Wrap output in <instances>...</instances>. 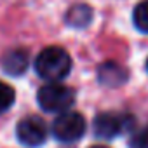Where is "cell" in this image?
<instances>
[{
	"mask_svg": "<svg viewBox=\"0 0 148 148\" xmlns=\"http://www.w3.org/2000/svg\"><path fill=\"white\" fill-rule=\"evenodd\" d=\"M91 148H106V146H103V145H94V146H91Z\"/></svg>",
	"mask_w": 148,
	"mask_h": 148,
	"instance_id": "cell-12",
	"label": "cell"
},
{
	"mask_svg": "<svg viewBox=\"0 0 148 148\" xmlns=\"http://www.w3.org/2000/svg\"><path fill=\"white\" fill-rule=\"evenodd\" d=\"M71 70V58L61 47H45L35 58V71L47 82H61Z\"/></svg>",
	"mask_w": 148,
	"mask_h": 148,
	"instance_id": "cell-1",
	"label": "cell"
},
{
	"mask_svg": "<svg viewBox=\"0 0 148 148\" xmlns=\"http://www.w3.org/2000/svg\"><path fill=\"white\" fill-rule=\"evenodd\" d=\"M86 119L75 112H64L52 122V134L63 143H73L84 136Z\"/></svg>",
	"mask_w": 148,
	"mask_h": 148,
	"instance_id": "cell-3",
	"label": "cell"
},
{
	"mask_svg": "<svg viewBox=\"0 0 148 148\" xmlns=\"http://www.w3.org/2000/svg\"><path fill=\"white\" fill-rule=\"evenodd\" d=\"M132 21L139 32L148 33V0H143V2H139L136 5L134 14H132Z\"/></svg>",
	"mask_w": 148,
	"mask_h": 148,
	"instance_id": "cell-9",
	"label": "cell"
},
{
	"mask_svg": "<svg viewBox=\"0 0 148 148\" xmlns=\"http://www.w3.org/2000/svg\"><path fill=\"white\" fill-rule=\"evenodd\" d=\"M14 99H16L14 89L11 86H7L5 82H0V113L7 112L12 106Z\"/></svg>",
	"mask_w": 148,
	"mask_h": 148,
	"instance_id": "cell-10",
	"label": "cell"
},
{
	"mask_svg": "<svg viewBox=\"0 0 148 148\" xmlns=\"http://www.w3.org/2000/svg\"><path fill=\"white\" fill-rule=\"evenodd\" d=\"M37 101L45 112L64 113L75 101V92L68 86H63L59 82H49L47 86H42L38 89Z\"/></svg>",
	"mask_w": 148,
	"mask_h": 148,
	"instance_id": "cell-2",
	"label": "cell"
},
{
	"mask_svg": "<svg viewBox=\"0 0 148 148\" xmlns=\"http://www.w3.org/2000/svg\"><path fill=\"white\" fill-rule=\"evenodd\" d=\"M98 77H99V82L105 84V86H120L125 82L127 79V71L124 66L113 63V61H108V63H103L98 70Z\"/></svg>",
	"mask_w": 148,
	"mask_h": 148,
	"instance_id": "cell-7",
	"label": "cell"
},
{
	"mask_svg": "<svg viewBox=\"0 0 148 148\" xmlns=\"http://www.w3.org/2000/svg\"><path fill=\"white\" fill-rule=\"evenodd\" d=\"M91 19H92V9L86 4L73 5L66 14V23L73 28H84L91 23Z\"/></svg>",
	"mask_w": 148,
	"mask_h": 148,
	"instance_id": "cell-8",
	"label": "cell"
},
{
	"mask_svg": "<svg viewBox=\"0 0 148 148\" xmlns=\"http://www.w3.org/2000/svg\"><path fill=\"white\" fill-rule=\"evenodd\" d=\"M129 146H131V148H148V127L138 131V132L132 136Z\"/></svg>",
	"mask_w": 148,
	"mask_h": 148,
	"instance_id": "cell-11",
	"label": "cell"
},
{
	"mask_svg": "<svg viewBox=\"0 0 148 148\" xmlns=\"http://www.w3.org/2000/svg\"><path fill=\"white\" fill-rule=\"evenodd\" d=\"M16 134L18 139L30 148H37L40 145L45 143L49 129L45 125V122L38 117H26L25 120H21L16 127Z\"/></svg>",
	"mask_w": 148,
	"mask_h": 148,
	"instance_id": "cell-5",
	"label": "cell"
},
{
	"mask_svg": "<svg viewBox=\"0 0 148 148\" xmlns=\"http://www.w3.org/2000/svg\"><path fill=\"white\" fill-rule=\"evenodd\" d=\"M132 124V119L125 113H117V112H106V113H99L94 119V134L98 138H105V139H113L117 136H120L122 132H125Z\"/></svg>",
	"mask_w": 148,
	"mask_h": 148,
	"instance_id": "cell-4",
	"label": "cell"
},
{
	"mask_svg": "<svg viewBox=\"0 0 148 148\" xmlns=\"http://www.w3.org/2000/svg\"><path fill=\"white\" fill-rule=\"evenodd\" d=\"M146 70H148V61H146Z\"/></svg>",
	"mask_w": 148,
	"mask_h": 148,
	"instance_id": "cell-13",
	"label": "cell"
},
{
	"mask_svg": "<svg viewBox=\"0 0 148 148\" xmlns=\"http://www.w3.org/2000/svg\"><path fill=\"white\" fill-rule=\"evenodd\" d=\"M2 68L5 73H9L12 77H18L21 73H25L28 68V52L23 49H14V51L7 52L2 58Z\"/></svg>",
	"mask_w": 148,
	"mask_h": 148,
	"instance_id": "cell-6",
	"label": "cell"
}]
</instances>
